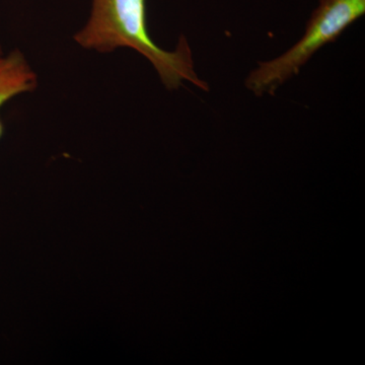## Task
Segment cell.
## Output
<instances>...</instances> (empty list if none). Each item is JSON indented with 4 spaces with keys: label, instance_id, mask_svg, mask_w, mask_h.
<instances>
[{
    "label": "cell",
    "instance_id": "6da1fadb",
    "mask_svg": "<svg viewBox=\"0 0 365 365\" xmlns=\"http://www.w3.org/2000/svg\"><path fill=\"white\" fill-rule=\"evenodd\" d=\"M74 40L85 49L100 53L130 48L153 64L168 90H177L189 81L208 91L207 83L194 69L191 48L184 36L175 51H165L151 39L145 0H93L90 19Z\"/></svg>",
    "mask_w": 365,
    "mask_h": 365
},
{
    "label": "cell",
    "instance_id": "3957f363",
    "mask_svg": "<svg viewBox=\"0 0 365 365\" xmlns=\"http://www.w3.org/2000/svg\"><path fill=\"white\" fill-rule=\"evenodd\" d=\"M38 86L37 76L20 50L4 54L0 45V109L11 98L32 93ZM4 127L0 119V138Z\"/></svg>",
    "mask_w": 365,
    "mask_h": 365
},
{
    "label": "cell",
    "instance_id": "7a4b0ae2",
    "mask_svg": "<svg viewBox=\"0 0 365 365\" xmlns=\"http://www.w3.org/2000/svg\"><path fill=\"white\" fill-rule=\"evenodd\" d=\"M364 13L365 0H319L302 39L277 58L260 62L247 78V88L257 96L272 95Z\"/></svg>",
    "mask_w": 365,
    "mask_h": 365
}]
</instances>
